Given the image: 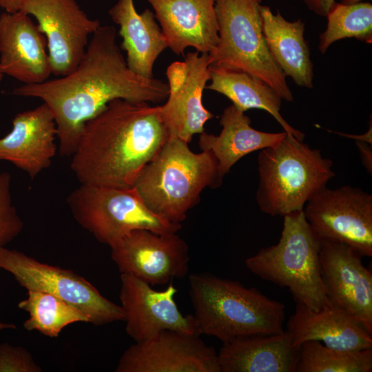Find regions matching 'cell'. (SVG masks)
<instances>
[{"instance_id":"1","label":"cell","mask_w":372,"mask_h":372,"mask_svg":"<svg viewBox=\"0 0 372 372\" xmlns=\"http://www.w3.org/2000/svg\"><path fill=\"white\" fill-rule=\"evenodd\" d=\"M116 39L114 26L100 25L74 71L12 91L15 96L40 99L50 107L62 156L74 154L85 123L110 101L120 99L157 103L168 96L167 83L143 78L129 69Z\"/></svg>"},{"instance_id":"2","label":"cell","mask_w":372,"mask_h":372,"mask_svg":"<svg viewBox=\"0 0 372 372\" xmlns=\"http://www.w3.org/2000/svg\"><path fill=\"white\" fill-rule=\"evenodd\" d=\"M169 137L161 105L114 99L85 123L70 169L81 184L132 188Z\"/></svg>"},{"instance_id":"3","label":"cell","mask_w":372,"mask_h":372,"mask_svg":"<svg viewBox=\"0 0 372 372\" xmlns=\"http://www.w3.org/2000/svg\"><path fill=\"white\" fill-rule=\"evenodd\" d=\"M189 285L200 335L216 337L223 343L284 331L285 305L256 288L209 273L191 274Z\"/></svg>"},{"instance_id":"4","label":"cell","mask_w":372,"mask_h":372,"mask_svg":"<svg viewBox=\"0 0 372 372\" xmlns=\"http://www.w3.org/2000/svg\"><path fill=\"white\" fill-rule=\"evenodd\" d=\"M223 178L210 151L194 152L187 143L169 137L143 167L133 188L150 211L180 224L203 191L219 187Z\"/></svg>"},{"instance_id":"5","label":"cell","mask_w":372,"mask_h":372,"mask_svg":"<svg viewBox=\"0 0 372 372\" xmlns=\"http://www.w3.org/2000/svg\"><path fill=\"white\" fill-rule=\"evenodd\" d=\"M333 162L320 150L287 134L258 156L256 199L260 211L271 216L302 211L306 203L335 174Z\"/></svg>"},{"instance_id":"6","label":"cell","mask_w":372,"mask_h":372,"mask_svg":"<svg viewBox=\"0 0 372 372\" xmlns=\"http://www.w3.org/2000/svg\"><path fill=\"white\" fill-rule=\"evenodd\" d=\"M320 239L304 211L283 216L277 244L262 248L245 260L247 268L260 278L287 288L296 303L318 311L328 304L319 252Z\"/></svg>"},{"instance_id":"7","label":"cell","mask_w":372,"mask_h":372,"mask_svg":"<svg viewBox=\"0 0 372 372\" xmlns=\"http://www.w3.org/2000/svg\"><path fill=\"white\" fill-rule=\"evenodd\" d=\"M262 0H215L218 41L209 53L210 66L247 72L292 102L286 76L267 48L262 33Z\"/></svg>"},{"instance_id":"8","label":"cell","mask_w":372,"mask_h":372,"mask_svg":"<svg viewBox=\"0 0 372 372\" xmlns=\"http://www.w3.org/2000/svg\"><path fill=\"white\" fill-rule=\"evenodd\" d=\"M67 204L77 223L109 247L135 229L170 234L181 228L150 211L133 187L81 184L69 194Z\"/></svg>"},{"instance_id":"9","label":"cell","mask_w":372,"mask_h":372,"mask_svg":"<svg viewBox=\"0 0 372 372\" xmlns=\"http://www.w3.org/2000/svg\"><path fill=\"white\" fill-rule=\"evenodd\" d=\"M0 269L27 291L51 293L84 313L94 326L124 321L121 305L110 301L88 280L70 269L50 265L15 250L0 247Z\"/></svg>"},{"instance_id":"10","label":"cell","mask_w":372,"mask_h":372,"mask_svg":"<svg viewBox=\"0 0 372 372\" xmlns=\"http://www.w3.org/2000/svg\"><path fill=\"white\" fill-rule=\"evenodd\" d=\"M307 220L320 240L344 243L372 256V195L359 187H327L305 205Z\"/></svg>"},{"instance_id":"11","label":"cell","mask_w":372,"mask_h":372,"mask_svg":"<svg viewBox=\"0 0 372 372\" xmlns=\"http://www.w3.org/2000/svg\"><path fill=\"white\" fill-rule=\"evenodd\" d=\"M110 247L121 273L132 275L151 286L182 278L189 271V247L176 233L135 229Z\"/></svg>"},{"instance_id":"12","label":"cell","mask_w":372,"mask_h":372,"mask_svg":"<svg viewBox=\"0 0 372 372\" xmlns=\"http://www.w3.org/2000/svg\"><path fill=\"white\" fill-rule=\"evenodd\" d=\"M37 20L47 41L52 74L63 76L82 59L88 37L100 26L90 19L76 0H30L21 10Z\"/></svg>"},{"instance_id":"13","label":"cell","mask_w":372,"mask_h":372,"mask_svg":"<svg viewBox=\"0 0 372 372\" xmlns=\"http://www.w3.org/2000/svg\"><path fill=\"white\" fill-rule=\"evenodd\" d=\"M200 335L165 330L136 342L120 357L116 372H220L218 353Z\"/></svg>"},{"instance_id":"14","label":"cell","mask_w":372,"mask_h":372,"mask_svg":"<svg viewBox=\"0 0 372 372\" xmlns=\"http://www.w3.org/2000/svg\"><path fill=\"white\" fill-rule=\"evenodd\" d=\"M192 52L183 61L172 63L167 70L169 94L161 105L169 136L189 143L194 134L205 132V123L214 117L203 104V90L210 80L209 53Z\"/></svg>"},{"instance_id":"15","label":"cell","mask_w":372,"mask_h":372,"mask_svg":"<svg viewBox=\"0 0 372 372\" xmlns=\"http://www.w3.org/2000/svg\"><path fill=\"white\" fill-rule=\"evenodd\" d=\"M362 257L344 243L320 240L319 260L329 302L372 335V273Z\"/></svg>"},{"instance_id":"16","label":"cell","mask_w":372,"mask_h":372,"mask_svg":"<svg viewBox=\"0 0 372 372\" xmlns=\"http://www.w3.org/2000/svg\"><path fill=\"white\" fill-rule=\"evenodd\" d=\"M119 299L124 312L125 331L136 342L169 330L200 335L193 315L179 310L174 296L177 289L172 282L156 291L143 280L121 273Z\"/></svg>"},{"instance_id":"17","label":"cell","mask_w":372,"mask_h":372,"mask_svg":"<svg viewBox=\"0 0 372 372\" xmlns=\"http://www.w3.org/2000/svg\"><path fill=\"white\" fill-rule=\"evenodd\" d=\"M0 71L25 85L41 83L52 74L46 38L23 11L0 15Z\"/></svg>"},{"instance_id":"18","label":"cell","mask_w":372,"mask_h":372,"mask_svg":"<svg viewBox=\"0 0 372 372\" xmlns=\"http://www.w3.org/2000/svg\"><path fill=\"white\" fill-rule=\"evenodd\" d=\"M56 125L44 103L17 114L10 133L0 138V160L26 172L32 179L49 167L56 154Z\"/></svg>"},{"instance_id":"19","label":"cell","mask_w":372,"mask_h":372,"mask_svg":"<svg viewBox=\"0 0 372 372\" xmlns=\"http://www.w3.org/2000/svg\"><path fill=\"white\" fill-rule=\"evenodd\" d=\"M169 48L177 55L188 47L209 53L218 41L215 0H147Z\"/></svg>"},{"instance_id":"20","label":"cell","mask_w":372,"mask_h":372,"mask_svg":"<svg viewBox=\"0 0 372 372\" xmlns=\"http://www.w3.org/2000/svg\"><path fill=\"white\" fill-rule=\"evenodd\" d=\"M287 330L298 347L305 341L316 340L339 350L372 349V335L349 313L330 303L318 311L296 303Z\"/></svg>"},{"instance_id":"21","label":"cell","mask_w":372,"mask_h":372,"mask_svg":"<svg viewBox=\"0 0 372 372\" xmlns=\"http://www.w3.org/2000/svg\"><path fill=\"white\" fill-rule=\"evenodd\" d=\"M300 347L286 330L223 342L218 353L220 372H296Z\"/></svg>"},{"instance_id":"22","label":"cell","mask_w":372,"mask_h":372,"mask_svg":"<svg viewBox=\"0 0 372 372\" xmlns=\"http://www.w3.org/2000/svg\"><path fill=\"white\" fill-rule=\"evenodd\" d=\"M108 13L119 25V34L123 39L121 48L127 52L129 69L143 78H154L155 61L167 48L155 14L149 9L138 13L133 0H118Z\"/></svg>"},{"instance_id":"23","label":"cell","mask_w":372,"mask_h":372,"mask_svg":"<svg viewBox=\"0 0 372 372\" xmlns=\"http://www.w3.org/2000/svg\"><path fill=\"white\" fill-rule=\"evenodd\" d=\"M222 130L218 135L200 134L201 151H210L218 162V172L224 177L243 156L280 142L287 132H265L251 126L248 116L233 104L227 107L220 118Z\"/></svg>"},{"instance_id":"24","label":"cell","mask_w":372,"mask_h":372,"mask_svg":"<svg viewBox=\"0 0 372 372\" xmlns=\"http://www.w3.org/2000/svg\"><path fill=\"white\" fill-rule=\"evenodd\" d=\"M260 14L266 45L277 66L297 85L313 87V69L304 38L305 23L301 19L289 21L267 6L261 5Z\"/></svg>"},{"instance_id":"25","label":"cell","mask_w":372,"mask_h":372,"mask_svg":"<svg viewBox=\"0 0 372 372\" xmlns=\"http://www.w3.org/2000/svg\"><path fill=\"white\" fill-rule=\"evenodd\" d=\"M209 85L205 87L230 99L238 110L259 109L271 114L287 134L303 141L304 134L290 125L280 113L282 97L269 84L247 72L209 65Z\"/></svg>"},{"instance_id":"26","label":"cell","mask_w":372,"mask_h":372,"mask_svg":"<svg viewBox=\"0 0 372 372\" xmlns=\"http://www.w3.org/2000/svg\"><path fill=\"white\" fill-rule=\"evenodd\" d=\"M27 292L26 298L17 304L29 314L23 322L27 331H37L47 337L56 338L72 323H90L84 313L51 293L32 290Z\"/></svg>"},{"instance_id":"27","label":"cell","mask_w":372,"mask_h":372,"mask_svg":"<svg viewBox=\"0 0 372 372\" xmlns=\"http://www.w3.org/2000/svg\"><path fill=\"white\" fill-rule=\"evenodd\" d=\"M372 349L344 351L316 340L300 346L296 372H371Z\"/></svg>"},{"instance_id":"28","label":"cell","mask_w":372,"mask_h":372,"mask_svg":"<svg viewBox=\"0 0 372 372\" xmlns=\"http://www.w3.org/2000/svg\"><path fill=\"white\" fill-rule=\"evenodd\" d=\"M327 28L320 35L318 49L325 53L335 41L355 38L371 43L372 41V4L335 3L327 14Z\"/></svg>"},{"instance_id":"29","label":"cell","mask_w":372,"mask_h":372,"mask_svg":"<svg viewBox=\"0 0 372 372\" xmlns=\"http://www.w3.org/2000/svg\"><path fill=\"white\" fill-rule=\"evenodd\" d=\"M11 176L0 174V247H5L21 232L23 222L12 205L10 193Z\"/></svg>"},{"instance_id":"30","label":"cell","mask_w":372,"mask_h":372,"mask_svg":"<svg viewBox=\"0 0 372 372\" xmlns=\"http://www.w3.org/2000/svg\"><path fill=\"white\" fill-rule=\"evenodd\" d=\"M42 369L25 348L0 344V372H41Z\"/></svg>"},{"instance_id":"31","label":"cell","mask_w":372,"mask_h":372,"mask_svg":"<svg viewBox=\"0 0 372 372\" xmlns=\"http://www.w3.org/2000/svg\"><path fill=\"white\" fill-rule=\"evenodd\" d=\"M302 1L309 10L320 17H326L335 0H300Z\"/></svg>"},{"instance_id":"32","label":"cell","mask_w":372,"mask_h":372,"mask_svg":"<svg viewBox=\"0 0 372 372\" xmlns=\"http://www.w3.org/2000/svg\"><path fill=\"white\" fill-rule=\"evenodd\" d=\"M30 0H0V8L8 12L21 11Z\"/></svg>"},{"instance_id":"33","label":"cell","mask_w":372,"mask_h":372,"mask_svg":"<svg viewBox=\"0 0 372 372\" xmlns=\"http://www.w3.org/2000/svg\"><path fill=\"white\" fill-rule=\"evenodd\" d=\"M359 150L361 153V156L363 160V163L368 170L371 171V151L368 145L364 144V143H356Z\"/></svg>"},{"instance_id":"34","label":"cell","mask_w":372,"mask_h":372,"mask_svg":"<svg viewBox=\"0 0 372 372\" xmlns=\"http://www.w3.org/2000/svg\"><path fill=\"white\" fill-rule=\"evenodd\" d=\"M16 325L13 323L4 322L0 320V331L4 329H15Z\"/></svg>"},{"instance_id":"35","label":"cell","mask_w":372,"mask_h":372,"mask_svg":"<svg viewBox=\"0 0 372 372\" xmlns=\"http://www.w3.org/2000/svg\"><path fill=\"white\" fill-rule=\"evenodd\" d=\"M365 0H341V3L343 4H355L361 2H364Z\"/></svg>"},{"instance_id":"36","label":"cell","mask_w":372,"mask_h":372,"mask_svg":"<svg viewBox=\"0 0 372 372\" xmlns=\"http://www.w3.org/2000/svg\"><path fill=\"white\" fill-rule=\"evenodd\" d=\"M3 76H4V75L3 74V73L0 71V82L1 81V80H2L3 77Z\"/></svg>"}]
</instances>
